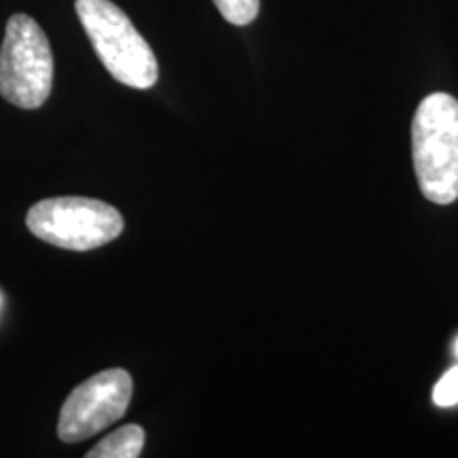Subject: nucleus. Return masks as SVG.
Segmentation results:
<instances>
[{
	"label": "nucleus",
	"mask_w": 458,
	"mask_h": 458,
	"mask_svg": "<svg viewBox=\"0 0 458 458\" xmlns=\"http://www.w3.org/2000/svg\"><path fill=\"white\" fill-rule=\"evenodd\" d=\"M411 156L418 187L435 204L458 199V100L435 91L416 108Z\"/></svg>",
	"instance_id": "1"
},
{
	"label": "nucleus",
	"mask_w": 458,
	"mask_h": 458,
	"mask_svg": "<svg viewBox=\"0 0 458 458\" xmlns=\"http://www.w3.org/2000/svg\"><path fill=\"white\" fill-rule=\"evenodd\" d=\"M74 9L91 47L114 81L134 89H148L157 83L156 54L117 4L111 0H77Z\"/></svg>",
	"instance_id": "2"
},
{
	"label": "nucleus",
	"mask_w": 458,
	"mask_h": 458,
	"mask_svg": "<svg viewBox=\"0 0 458 458\" xmlns=\"http://www.w3.org/2000/svg\"><path fill=\"white\" fill-rule=\"evenodd\" d=\"M54 83L49 38L30 15L15 13L7 21L0 47V96L11 105L34 111L43 106Z\"/></svg>",
	"instance_id": "3"
},
{
	"label": "nucleus",
	"mask_w": 458,
	"mask_h": 458,
	"mask_svg": "<svg viewBox=\"0 0 458 458\" xmlns=\"http://www.w3.org/2000/svg\"><path fill=\"white\" fill-rule=\"evenodd\" d=\"M26 225L37 238L57 249L91 250L122 236L117 208L91 198H49L28 210Z\"/></svg>",
	"instance_id": "4"
},
{
	"label": "nucleus",
	"mask_w": 458,
	"mask_h": 458,
	"mask_svg": "<svg viewBox=\"0 0 458 458\" xmlns=\"http://www.w3.org/2000/svg\"><path fill=\"white\" fill-rule=\"evenodd\" d=\"M131 388L134 382L125 369L100 371L79 385L62 405L57 422L62 442H83L114 425L128 410Z\"/></svg>",
	"instance_id": "5"
},
{
	"label": "nucleus",
	"mask_w": 458,
	"mask_h": 458,
	"mask_svg": "<svg viewBox=\"0 0 458 458\" xmlns=\"http://www.w3.org/2000/svg\"><path fill=\"white\" fill-rule=\"evenodd\" d=\"M145 448V431L139 425H125L106 435L98 445H94L88 458H139Z\"/></svg>",
	"instance_id": "6"
},
{
	"label": "nucleus",
	"mask_w": 458,
	"mask_h": 458,
	"mask_svg": "<svg viewBox=\"0 0 458 458\" xmlns=\"http://www.w3.org/2000/svg\"><path fill=\"white\" fill-rule=\"evenodd\" d=\"M225 21L233 26H249L259 15V0H213Z\"/></svg>",
	"instance_id": "7"
},
{
	"label": "nucleus",
	"mask_w": 458,
	"mask_h": 458,
	"mask_svg": "<svg viewBox=\"0 0 458 458\" xmlns=\"http://www.w3.org/2000/svg\"><path fill=\"white\" fill-rule=\"evenodd\" d=\"M433 403L439 408H452L458 405V365L445 371L442 380L433 388Z\"/></svg>",
	"instance_id": "8"
},
{
	"label": "nucleus",
	"mask_w": 458,
	"mask_h": 458,
	"mask_svg": "<svg viewBox=\"0 0 458 458\" xmlns=\"http://www.w3.org/2000/svg\"><path fill=\"white\" fill-rule=\"evenodd\" d=\"M454 352H456V357H458V340H456V344H454Z\"/></svg>",
	"instance_id": "9"
}]
</instances>
